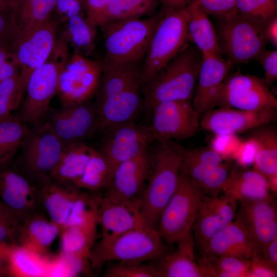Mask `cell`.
I'll use <instances>...</instances> for the list:
<instances>
[{
	"mask_svg": "<svg viewBox=\"0 0 277 277\" xmlns=\"http://www.w3.org/2000/svg\"><path fill=\"white\" fill-rule=\"evenodd\" d=\"M143 60L123 63L102 61L96 95L97 131L135 121L144 107Z\"/></svg>",
	"mask_w": 277,
	"mask_h": 277,
	"instance_id": "1",
	"label": "cell"
},
{
	"mask_svg": "<svg viewBox=\"0 0 277 277\" xmlns=\"http://www.w3.org/2000/svg\"><path fill=\"white\" fill-rule=\"evenodd\" d=\"M185 151L175 141H156L150 147V170L140 209L151 227L157 229L160 214L177 188Z\"/></svg>",
	"mask_w": 277,
	"mask_h": 277,
	"instance_id": "2",
	"label": "cell"
},
{
	"mask_svg": "<svg viewBox=\"0 0 277 277\" xmlns=\"http://www.w3.org/2000/svg\"><path fill=\"white\" fill-rule=\"evenodd\" d=\"M203 58L199 49L188 44L150 80L143 84L144 107L150 109L162 102L191 101Z\"/></svg>",
	"mask_w": 277,
	"mask_h": 277,
	"instance_id": "3",
	"label": "cell"
},
{
	"mask_svg": "<svg viewBox=\"0 0 277 277\" xmlns=\"http://www.w3.org/2000/svg\"><path fill=\"white\" fill-rule=\"evenodd\" d=\"M167 244L156 228L133 229L110 241L99 242L93 246L88 261L90 266L95 269L110 262L154 261L169 250Z\"/></svg>",
	"mask_w": 277,
	"mask_h": 277,
	"instance_id": "4",
	"label": "cell"
},
{
	"mask_svg": "<svg viewBox=\"0 0 277 277\" xmlns=\"http://www.w3.org/2000/svg\"><path fill=\"white\" fill-rule=\"evenodd\" d=\"M70 55L68 44L61 38L57 40L48 59L31 73L18 115L28 125H37L47 116L50 103L58 92L61 74Z\"/></svg>",
	"mask_w": 277,
	"mask_h": 277,
	"instance_id": "5",
	"label": "cell"
},
{
	"mask_svg": "<svg viewBox=\"0 0 277 277\" xmlns=\"http://www.w3.org/2000/svg\"><path fill=\"white\" fill-rule=\"evenodd\" d=\"M160 16L159 13L100 26L105 49L102 61L116 64L143 60Z\"/></svg>",
	"mask_w": 277,
	"mask_h": 277,
	"instance_id": "6",
	"label": "cell"
},
{
	"mask_svg": "<svg viewBox=\"0 0 277 277\" xmlns=\"http://www.w3.org/2000/svg\"><path fill=\"white\" fill-rule=\"evenodd\" d=\"M160 13L143 61V84L150 80L190 43L186 8Z\"/></svg>",
	"mask_w": 277,
	"mask_h": 277,
	"instance_id": "7",
	"label": "cell"
},
{
	"mask_svg": "<svg viewBox=\"0 0 277 277\" xmlns=\"http://www.w3.org/2000/svg\"><path fill=\"white\" fill-rule=\"evenodd\" d=\"M217 18L221 54L233 64L255 60L265 49L268 42L263 27L236 12Z\"/></svg>",
	"mask_w": 277,
	"mask_h": 277,
	"instance_id": "8",
	"label": "cell"
},
{
	"mask_svg": "<svg viewBox=\"0 0 277 277\" xmlns=\"http://www.w3.org/2000/svg\"><path fill=\"white\" fill-rule=\"evenodd\" d=\"M203 196L190 178L181 171L177 188L157 224V230L166 243L174 244L192 232Z\"/></svg>",
	"mask_w": 277,
	"mask_h": 277,
	"instance_id": "9",
	"label": "cell"
},
{
	"mask_svg": "<svg viewBox=\"0 0 277 277\" xmlns=\"http://www.w3.org/2000/svg\"><path fill=\"white\" fill-rule=\"evenodd\" d=\"M65 146L46 123L33 126L21 147L18 169L39 186L50 179Z\"/></svg>",
	"mask_w": 277,
	"mask_h": 277,
	"instance_id": "10",
	"label": "cell"
},
{
	"mask_svg": "<svg viewBox=\"0 0 277 277\" xmlns=\"http://www.w3.org/2000/svg\"><path fill=\"white\" fill-rule=\"evenodd\" d=\"M57 24L51 18L18 33L10 49L19 67V77L25 89L33 71L49 57L56 39Z\"/></svg>",
	"mask_w": 277,
	"mask_h": 277,
	"instance_id": "11",
	"label": "cell"
},
{
	"mask_svg": "<svg viewBox=\"0 0 277 277\" xmlns=\"http://www.w3.org/2000/svg\"><path fill=\"white\" fill-rule=\"evenodd\" d=\"M216 106L254 111L277 108V100L263 78L238 70L228 73L219 88Z\"/></svg>",
	"mask_w": 277,
	"mask_h": 277,
	"instance_id": "12",
	"label": "cell"
},
{
	"mask_svg": "<svg viewBox=\"0 0 277 277\" xmlns=\"http://www.w3.org/2000/svg\"><path fill=\"white\" fill-rule=\"evenodd\" d=\"M103 69L102 61L73 52L60 75L57 93L63 107L90 100L96 95Z\"/></svg>",
	"mask_w": 277,
	"mask_h": 277,
	"instance_id": "13",
	"label": "cell"
},
{
	"mask_svg": "<svg viewBox=\"0 0 277 277\" xmlns=\"http://www.w3.org/2000/svg\"><path fill=\"white\" fill-rule=\"evenodd\" d=\"M149 126L155 141L184 140L198 132L200 117L190 100L162 102L153 106Z\"/></svg>",
	"mask_w": 277,
	"mask_h": 277,
	"instance_id": "14",
	"label": "cell"
},
{
	"mask_svg": "<svg viewBox=\"0 0 277 277\" xmlns=\"http://www.w3.org/2000/svg\"><path fill=\"white\" fill-rule=\"evenodd\" d=\"M98 149L115 169L121 163L134 158L149 149L155 141L149 126L135 121L117 124L104 130Z\"/></svg>",
	"mask_w": 277,
	"mask_h": 277,
	"instance_id": "15",
	"label": "cell"
},
{
	"mask_svg": "<svg viewBox=\"0 0 277 277\" xmlns=\"http://www.w3.org/2000/svg\"><path fill=\"white\" fill-rule=\"evenodd\" d=\"M150 167L149 148L143 154L115 167L111 180L102 196L110 201L140 209Z\"/></svg>",
	"mask_w": 277,
	"mask_h": 277,
	"instance_id": "16",
	"label": "cell"
},
{
	"mask_svg": "<svg viewBox=\"0 0 277 277\" xmlns=\"http://www.w3.org/2000/svg\"><path fill=\"white\" fill-rule=\"evenodd\" d=\"M238 206L237 200L223 192L203 196L192 229L195 248L201 254L210 239L233 221Z\"/></svg>",
	"mask_w": 277,
	"mask_h": 277,
	"instance_id": "17",
	"label": "cell"
},
{
	"mask_svg": "<svg viewBox=\"0 0 277 277\" xmlns=\"http://www.w3.org/2000/svg\"><path fill=\"white\" fill-rule=\"evenodd\" d=\"M246 231L261 250L277 239V208L272 195L239 202L233 220Z\"/></svg>",
	"mask_w": 277,
	"mask_h": 277,
	"instance_id": "18",
	"label": "cell"
},
{
	"mask_svg": "<svg viewBox=\"0 0 277 277\" xmlns=\"http://www.w3.org/2000/svg\"><path fill=\"white\" fill-rule=\"evenodd\" d=\"M276 110L272 107L249 111L219 107L204 113L200 126L215 135L236 134L275 121Z\"/></svg>",
	"mask_w": 277,
	"mask_h": 277,
	"instance_id": "19",
	"label": "cell"
},
{
	"mask_svg": "<svg viewBox=\"0 0 277 277\" xmlns=\"http://www.w3.org/2000/svg\"><path fill=\"white\" fill-rule=\"evenodd\" d=\"M45 123L65 145L84 142L97 131L96 104L89 101L64 107Z\"/></svg>",
	"mask_w": 277,
	"mask_h": 277,
	"instance_id": "20",
	"label": "cell"
},
{
	"mask_svg": "<svg viewBox=\"0 0 277 277\" xmlns=\"http://www.w3.org/2000/svg\"><path fill=\"white\" fill-rule=\"evenodd\" d=\"M10 163L0 166V199L23 219L39 205V187Z\"/></svg>",
	"mask_w": 277,
	"mask_h": 277,
	"instance_id": "21",
	"label": "cell"
},
{
	"mask_svg": "<svg viewBox=\"0 0 277 277\" xmlns=\"http://www.w3.org/2000/svg\"><path fill=\"white\" fill-rule=\"evenodd\" d=\"M95 198L97 223L101 229L100 242L110 241L133 229L151 227L138 208L110 201L102 195H95Z\"/></svg>",
	"mask_w": 277,
	"mask_h": 277,
	"instance_id": "22",
	"label": "cell"
},
{
	"mask_svg": "<svg viewBox=\"0 0 277 277\" xmlns=\"http://www.w3.org/2000/svg\"><path fill=\"white\" fill-rule=\"evenodd\" d=\"M193 106L200 119L208 110L214 108L217 91L234 64L222 56L203 54Z\"/></svg>",
	"mask_w": 277,
	"mask_h": 277,
	"instance_id": "23",
	"label": "cell"
},
{
	"mask_svg": "<svg viewBox=\"0 0 277 277\" xmlns=\"http://www.w3.org/2000/svg\"><path fill=\"white\" fill-rule=\"evenodd\" d=\"M260 254L256 244L244 229L233 221L210 239L201 255L232 256L252 260Z\"/></svg>",
	"mask_w": 277,
	"mask_h": 277,
	"instance_id": "24",
	"label": "cell"
},
{
	"mask_svg": "<svg viewBox=\"0 0 277 277\" xmlns=\"http://www.w3.org/2000/svg\"><path fill=\"white\" fill-rule=\"evenodd\" d=\"M176 247L153 261L158 277H204L195 256V244L191 232L178 241Z\"/></svg>",
	"mask_w": 277,
	"mask_h": 277,
	"instance_id": "25",
	"label": "cell"
},
{
	"mask_svg": "<svg viewBox=\"0 0 277 277\" xmlns=\"http://www.w3.org/2000/svg\"><path fill=\"white\" fill-rule=\"evenodd\" d=\"M39 203L50 220L60 229L65 226L82 189L72 183L50 179L38 186Z\"/></svg>",
	"mask_w": 277,
	"mask_h": 277,
	"instance_id": "26",
	"label": "cell"
},
{
	"mask_svg": "<svg viewBox=\"0 0 277 277\" xmlns=\"http://www.w3.org/2000/svg\"><path fill=\"white\" fill-rule=\"evenodd\" d=\"M60 231L57 225L36 211L23 219L17 243L42 255H49Z\"/></svg>",
	"mask_w": 277,
	"mask_h": 277,
	"instance_id": "27",
	"label": "cell"
},
{
	"mask_svg": "<svg viewBox=\"0 0 277 277\" xmlns=\"http://www.w3.org/2000/svg\"><path fill=\"white\" fill-rule=\"evenodd\" d=\"M188 34L190 42L203 54L222 56L215 28L209 15L193 0L186 8Z\"/></svg>",
	"mask_w": 277,
	"mask_h": 277,
	"instance_id": "28",
	"label": "cell"
},
{
	"mask_svg": "<svg viewBox=\"0 0 277 277\" xmlns=\"http://www.w3.org/2000/svg\"><path fill=\"white\" fill-rule=\"evenodd\" d=\"M271 190L268 180L254 169L231 171L222 187V192L238 202L267 197Z\"/></svg>",
	"mask_w": 277,
	"mask_h": 277,
	"instance_id": "29",
	"label": "cell"
},
{
	"mask_svg": "<svg viewBox=\"0 0 277 277\" xmlns=\"http://www.w3.org/2000/svg\"><path fill=\"white\" fill-rule=\"evenodd\" d=\"M263 126L257 127L250 136L256 144L254 169L268 180L271 190L275 191L277 182V133L274 128Z\"/></svg>",
	"mask_w": 277,
	"mask_h": 277,
	"instance_id": "30",
	"label": "cell"
},
{
	"mask_svg": "<svg viewBox=\"0 0 277 277\" xmlns=\"http://www.w3.org/2000/svg\"><path fill=\"white\" fill-rule=\"evenodd\" d=\"M97 217L84 223L66 226L60 229L62 254L88 260L96 236Z\"/></svg>",
	"mask_w": 277,
	"mask_h": 277,
	"instance_id": "31",
	"label": "cell"
},
{
	"mask_svg": "<svg viewBox=\"0 0 277 277\" xmlns=\"http://www.w3.org/2000/svg\"><path fill=\"white\" fill-rule=\"evenodd\" d=\"M95 148L85 142L66 144L50 179L73 184L82 175Z\"/></svg>",
	"mask_w": 277,
	"mask_h": 277,
	"instance_id": "32",
	"label": "cell"
},
{
	"mask_svg": "<svg viewBox=\"0 0 277 277\" xmlns=\"http://www.w3.org/2000/svg\"><path fill=\"white\" fill-rule=\"evenodd\" d=\"M7 271L8 276L12 277L50 276V254L42 255L15 244L8 259Z\"/></svg>",
	"mask_w": 277,
	"mask_h": 277,
	"instance_id": "33",
	"label": "cell"
},
{
	"mask_svg": "<svg viewBox=\"0 0 277 277\" xmlns=\"http://www.w3.org/2000/svg\"><path fill=\"white\" fill-rule=\"evenodd\" d=\"M160 0H111L97 18L98 27L110 22L154 15Z\"/></svg>",
	"mask_w": 277,
	"mask_h": 277,
	"instance_id": "34",
	"label": "cell"
},
{
	"mask_svg": "<svg viewBox=\"0 0 277 277\" xmlns=\"http://www.w3.org/2000/svg\"><path fill=\"white\" fill-rule=\"evenodd\" d=\"M97 26L85 14L74 16L65 23L62 38L76 52L87 56L93 51Z\"/></svg>",
	"mask_w": 277,
	"mask_h": 277,
	"instance_id": "35",
	"label": "cell"
},
{
	"mask_svg": "<svg viewBox=\"0 0 277 277\" xmlns=\"http://www.w3.org/2000/svg\"><path fill=\"white\" fill-rule=\"evenodd\" d=\"M55 0H15L10 14L17 34L50 17Z\"/></svg>",
	"mask_w": 277,
	"mask_h": 277,
	"instance_id": "36",
	"label": "cell"
},
{
	"mask_svg": "<svg viewBox=\"0 0 277 277\" xmlns=\"http://www.w3.org/2000/svg\"><path fill=\"white\" fill-rule=\"evenodd\" d=\"M30 131L18 115L0 121V166L11 162Z\"/></svg>",
	"mask_w": 277,
	"mask_h": 277,
	"instance_id": "37",
	"label": "cell"
},
{
	"mask_svg": "<svg viewBox=\"0 0 277 277\" xmlns=\"http://www.w3.org/2000/svg\"><path fill=\"white\" fill-rule=\"evenodd\" d=\"M114 169L98 149L93 152L80 177L73 183L78 188L95 192L109 185Z\"/></svg>",
	"mask_w": 277,
	"mask_h": 277,
	"instance_id": "38",
	"label": "cell"
},
{
	"mask_svg": "<svg viewBox=\"0 0 277 277\" xmlns=\"http://www.w3.org/2000/svg\"><path fill=\"white\" fill-rule=\"evenodd\" d=\"M197 261L204 277H250L251 260L201 255Z\"/></svg>",
	"mask_w": 277,
	"mask_h": 277,
	"instance_id": "39",
	"label": "cell"
},
{
	"mask_svg": "<svg viewBox=\"0 0 277 277\" xmlns=\"http://www.w3.org/2000/svg\"><path fill=\"white\" fill-rule=\"evenodd\" d=\"M235 12L264 28L277 15V3L274 0H236Z\"/></svg>",
	"mask_w": 277,
	"mask_h": 277,
	"instance_id": "40",
	"label": "cell"
},
{
	"mask_svg": "<svg viewBox=\"0 0 277 277\" xmlns=\"http://www.w3.org/2000/svg\"><path fill=\"white\" fill-rule=\"evenodd\" d=\"M25 94L19 75L0 82V121L13 114L22 103Z\"/></svg>",
	"mask_w": 277,
	"mask_h": 277,
	"instance_id": "41",
	"label": "cell"
},
{
	"mask_svg": "<svg viewBox=\"0 0 277 277\" xmlns=\"http://www.w3.org/2000/svg\"><path fill=\"white\" fill-rule=\"evenodd\" d=\"M105 277H158L153 261L146 262H114L108 263Z\"/></svg>",
	"mask_w": 277,
	"mask_h": 277,
	"instance_id": "42",
	"label": "cell"
},
{
	"mask_svg": "<svg viewBox=\"0 0 277 277\" xmlns=\"http://www.w3.org/2000/svg\"><path fill=\"white\" fill-rule=\"evenodd\" d=\"M230 172V164L224 161L212 168L194 185L204 196L219 195L222 193L223 186Z\"/></svg>",
	"mask_w": 277,
	"mask_h": 277,
	"instance_id": "43",
	"label": "cell"
},
{
	"mask_svg": "<svg viewBox=\"0 0 277 277\" xmlns=\"http://www.w3.org/2000/svg\"><path fill=\"white\" fill-rule=\"evenodd\" d=\"M23 219L0 199V242L18 244Z\"/></svg>",
	"mask_w": 277,
	"mask_h": 277,
	"instance_id": "44",
	"label": "cell"
},
{
	"mask_svg": "<svg viewBox=\"0 0 277 277\" xmlns=\"http://www.w3.org/2000/svg\"><path fill=\"white\" fill-rule=\"evenodd\" d=\"M241 142L236 134L215 135L210 147L226 160L232 158Z\"/></svg>",
	"mask_w": 277,
	"mask_h": 277,
	"instance_id": "45",
	"label": "cell"
},
{
	"mask_svg": "<svg viewBox=\"0 0 277 277\" xmlns=\"http://www.w3.org/2000/svg\"><path fill=\"white\" fill-rule=\"evenodd\" d=\"M202 9L216 18L235 13L236 0H197Z\"/></svg>",
	"mask_w": 277,
	"mask_h": 277,
	"instance_id": "46",
	"label": "cell"
},
{
	"mask_svg": "<svg viewBox=\"0 0 277 277\" xmlns=\"http://www.w3.org/2000/svg\"><path fill=\"white\" fill-rule=\"evenodd\" d=\"M19 64L10 47H0V82L19 75Z\"/></svg>",
	"mask_w": 277,
	"mask_h": 277,
	"instance_id": "47",
	"label": "cell"
},
{
	"mask_svg": "<svg viewBox=\"0 0 277 277\" xmlns=\"http://www.w3.org/2000/svg\"><path fill=\"white\" fill-rule=\"evenodd\" d=\"M263 66L265 76L263 80L270 87L277 78V51L265 49L255 58Z\"/></svg>",
	"mask_w": 277,
	"mask_h": 277,
	"instance_id": "48",
	"label": "cell"
},
{
	"mask_svg": "<svg viewBox=\"0 0 277 277\" xmlns=\"http://www.w3.org/2000/svg\"><path fill=\"white\" fill-rule=\"evenodd\" d=\"M55 9L63 23L74 16L85 14L84 0H55Z\"/></svg>",
	"mask_w": 277,
	"mask_h": 277,
	"instance_id": "49",
	"label": "cell"
},
{
	"mask_svg": "<svg viewBox=\"0 0 277 277\" xmlns=\"http://www.w3.org/2000/svg\"><path fill=\"white\" fill-rule=\"evenodd\" d=\"M256 152V143L249 137L245 141H241L232 159L241 166H246L254 163Z\"/></svg>",
	"mask_w": 277,
	"mask_h": 277,
	"instance_id": "50",
	"label": "cell"
},
{
	"mask_svg": "<svg viewBox=\"0 0 277 277\" xmlns=\"http://www.w3.org/2000/svg\"><path fill=\"white\" fill-rule=\"evenodd\" d=\"M7 13H0V47H10L14 41L17 32L13 24L10 14Z\"/></svg>",
	"mask_w": 277,
	"mask_h": 277,
	"instance_id": "51",
	"label": "cell"
},
{
	"mask_svg": "<svg viewBox=\"0 0 277 277\" xmlns=\"http://www.w3.org/2000/svg\"><path fill=\"white\" fill-rule=\"evenodd\" d=\"M262 276H277V269L269 265L260 255H258L251 260L250 277Z\"/></svg>",
	"mask_w": 277,
	"mask_h": 277,
	"instance_id": "52",
	"label": "cell"
},
{
	"mask_svg": "<svg viewBox=\"0 0 277 277\" xmlns=\"http://www.w3.org/2000/svg\"><path fill=\"white\" fill-rule=\"evenodd\" d=\"M111 0H84L85 15L89 21L94 24Z\"/></svg>",
	"mask_w": 277,
	"mask_h": 277,
	"instance_id": "53",
	"label": "cell"
},
{
	"mask_svg": "<svg viewBox=\"0 0 277 277\" xmlns=\"http://www.w3.org/2000/svg\"><path fill=\"white\" fill-rule=\"evenodd\" d=\"M269 265L277 269V239L269 242L260 255Z\"/></svg>",
	"mask_w": 277,
	"mask_h": 277,
	"instance_id": "54",
	"label": "cell"
},
{
	"mask_svg": "<svg viewBox=\"0 0 277 277\" xmlns=\"http://www.w3.org/2000/svg\"><path fill=\"white\" fill-rule=\"evenodd\" d=\"M15 244L0 242V274L8 276L7 267L10 254Z\"/></svg>",
	"mask_w": 277,
	"mask_h": 277,
	"instance_id": "55",
	"label": "cell"
},
{
	"mask_svg": "<svg viewBox=\"0 0 277 277\" xmlns=\"http://www.w3.org/2000/svg\"><path fill=\"white\" fill-rule=\"evenodd\" d=\"M264 33L268 42L275 48L277 47V15L271 18L264 27Z\"/></svg>",
	"mask_w": 277,
	"mask_h": 277,
	"instance_id": "56",
	"label": "cell"
},
{
	"mask_svg": "<svg viewBox=\"0 0 277 277\" xmlns=\"http://www.w3.org/2000/svg\"><path fill=\"white\" fill-rule=\"evenodd\" d=\"M193 0H160L161 12L185 9Z\"/></svg>",
	"mask_w": 277,
	"mask_h": 277,
	"instance_id": "57",
	"label": "cell"
},
{
	"mask_svg": "<svg viewBox=\"0 0 277 277\" xmlns=\"http://www.w3.org/2000/svg\"><path fill=\"white\" fill-rule=\"evenodd\" d=\"M15 0H0V13H10Z\"/></svg>",
	"mask_w": 277,
	"mask_h": 277,
	"instance_id": "58",
	"label": "cell"
},
{
	"mask_svg": "<svg viewBox=\"0 0 277 277\" xmlns=\"http://www.w3.org/2000/svg\"><path fill=\"white\" fill-rule=\"evenodd\" d=\"M275 2L277 3V0H274Z\"/></svg>",
	"mask_w": 277,
	"mask_h": 277,
	"instance_id": "59",
	"label": "cell"
},
{
	"mask_svg": "<svg viewBox=\"0 0 277 277\" xmlns=\"http://www.w3.org/2000/svg\"><path fill=\"white\" fill-rule=\"evenodd\" d=\"M0 276H2V275L0 274Z\"/></svg>",
	"mask_w": 277,
	"mask_h": 277,
	"instance_id": "60",
	"label": "cell"
}]
</instances>
